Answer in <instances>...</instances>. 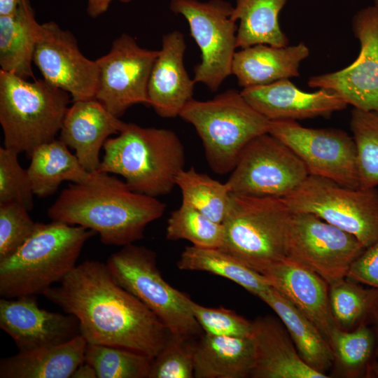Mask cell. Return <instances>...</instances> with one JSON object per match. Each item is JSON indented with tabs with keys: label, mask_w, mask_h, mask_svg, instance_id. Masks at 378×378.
Instances as JSON below:
<instances>
[{
	"label": "cell",
	"mask_w": 378,
	"mask_h": 378,
	"mask_svg": "<svg viewBox=\"0 0 378 378\" xmlns=\"http://www.w3.org/2000/svg\"><path fill=\"white\" fill-rule=\"evenodd\" d=\"M290 211L282 197L232 193L219 248L261 274L287 258L285 231Z\"/></svg>",
	"instance_id": "7"
},
{
	"label": "cell",
	"mask_w": 378,
	"mask_h": 378,
	"mask_svg": "<svg viewBox=\"0 0 378 378\" xmlns=\"http://www.w3.org/2000/svg\"><path fill=\"white\" fill-rule=\"evenodd\" d=\"M255 349L253 378H328L301 358L279 318L260 316L253 321Z\"/></svg>",
	"instance_id": "22"
},
{
	"label": "cell",
	"mask_w": 378,
	"mask_h": 378,
	"mask_svg": "<svg viewBox=\"0 0 378 378\" xmlns=\"http://www.w3.org/2000/svg\"><path fill=\"white\" fill-rule=\"evenodd\" d=\"M34 64L43 79L70 94L74 102L95 99L99 69L80 50L69 30L50 21L41 24Z\"/></svg>",
	"instance_id": "16"
},
{
	"label": "cell",
	"mask_w": 378,
	"mask_h": 378,
	"mask_svg": "<svg viewBox=\"0 0 378 378\" xmlns=\"http://www.w3.org/2000/svg\"><path fill=\"white\" fill-rule=\"evenodd\" d=\"M182 202L200 211L212 220L223 223L228 211L231 192L223 183L194 167L183 169L176 176Z\"/></svg>",
	"instance_id": "33"
},
{
	"label": "cell",
	"mask_w": 378,
	"mask_h": 378,
	"mask_svg": "<svg viewBox=\"0 0 378 378\" xmlns=\"http://www.w3.org/2000/svg\"><path fill=\"white\" fill-rule=\"evenodd\" d=\"M99 172L121 176L131 190L153 197L169 194L184 169L185 148L172 130L127 122L103 146Z\"/></svg>",
	"instance_id": "3"
},
{
	"label": "cell",
	"mask_w": 378,
	"mask_h": 378,
	"mask_svg": "<svg viewBox=\"0 0 378 378\" xmlns=\"http://www.w3.org/2000/svg\"><path fill=\"white\" fill-rule=\"evenodd\" d=\"M88 342L80 334L61 344L3 358L0 378H71L85 361Z\"/></svg>",
	"instance_id": "24"
},
{
	"label": "cell",
	"mask_w": 378,
	"mask_h": 378,
	"mask_svg": "<svg viewBox=\"0 0 378 378\" xmlns=\"http://www.w3.org/2000/svg\"><path fill=\"white\" fill-rule=\"evenodd\" d=\"M329 300L337 326L350 330L371 323L378 307V290L345 277L329 285Z\"/></svg>",
	"instance_id": "32"
},
{
	"label": "cell",
	"mask_w": 378,
	"mask_h": 378,
	"mask_svg": "<svg viewBox=\"0 0 378 378\" xmlns=\"http://www.w3.org/2000/svg\"><path fill=\"white\" fill-rule=\"evenodd\" d=\"M329 344L333 354L334 374L341 377H378V346L370 323L346 330L336 327Z\"/></svg>",
	"instance_id": "29"
},
{
	"label": "cell",
	"mask_w": 378,
	"mask_h": 378,
	"mask_svg": "<svg viewBox=\"0 0 378 378\" xmlns=\"http://www.w3.org/2000/svg\"><path fill=\"white\" fill-rule=\"evenodd\" d=\"M166 207L157 197L133 191L125 181L95 171L90 182L64 188L48 216L99 233L104 244L124 246L144 238L146 226Z\"/></svg>",
	"instance_id": "2"
},
{
	"label": "cell",
	"mask_w": 378,
	"mask_h": 378,
	"mask_svg": "<svg viewBox=\"0 0 378 378\" xmlns=\"http://www.w3.org/2000/svg\"><path fill=\"white\" fill-rule=\"evenodd\" d=\"M309 55L304 43L284 47L258 44L236 51L232 75L242 88L299 76L300 62Z\"/></svg>",
	"instance_id": "23"
},
{
	"label": "cell",
	"mask_w": 378,
	"mask_h": 378,
	"mask_svg": "<svg viewBox=\"0 0 378 378\" xmlns=\"http://www.w3.org/2000/svg\"><path fill=\"white\" fill-rule=\"evenodd\" d=\"M158 53L122 34L110 50L96 59L99 76L95 99L118 118L134 104L149 106V79Z\"/></svg>",
	"instance_id": "14"
},
{
	"label": "cell",
	"mask_w": 378,
	"mask_h": 378,
	"mask_svg": "<svg viewBox=\"0 0 378 378\" xmlns=\"http://www.w3.org/2000/svg\"><path fill=\"white\" fill-rule=\"evenodd\" d=\"M374 6L377 8L378 10V0H374Z\"/></svg>",
	"instance_id": "47"
},
{
	"label": "cell",
	"mask_w": 378,
	"mask_h": 378,
	"mask_svg": "<svg viewBox=\"0 0 378 378\" xmlns=\"http://www.w3.org/2000/svg\"><path fill=\"white\" fill-rule=\"evenodd\" d=\"M234 6L225 0H170L169 8L188 22L192 38L201 52L194 67V81L217 91L232 75L237 48V22L232 19Z\"/></svg>",
	"instance_id": "10"
},
{
	"label": "cell",
	"mask_w": 378,
	"mask_h": 378,
	"mask_svg": "<svg viewBox=\"0 0 378 378\" xmlns=\"http://www.w3.org/2000/svg\"><path fill=\"white\" fill-rule=\"evenodd\" d=\"M126 123L96 99L75 101L67 110L59 139L75 150L86 170L93 172L98 170L99 152L106 141L118 134Z\"/></svg>",
	"instance_id": "21"
},
{
	"label": "cell",
	"mask_w": 378,
	"mask_h": 378,
	"mask_svg": "<svg viewBox=\"0 0 378 378\" xmlns=\"http://www.w3.org/2000/svg\"><path fill=\"white\" fill-rule=\"evenodd\" d=\"M223 234V223L182 202L168 218L165 237L172 241L187 240L197 247L218 248L222 245Z\"/></svg>",
	"instance_id": "36"
},
{
	"label": "cell",
	"mask_w": 378,
	"mask_h": 378,
	"mask_svg": "<svg viewBox=\"0 0 378 378\" xmlns=\"http://www.w3.org/2000/svg\"><path fill=\"white\" fill-rule=\"evenodd\" d=\"M120 2L122 3H125V4H127V3H130L133 0H119Z\"/></svg>",
	"instance_id": "46"
},
{
	"label": "cell",
	"mask_w": 378,
	"mask_h": 378,
	"mask_svg": "<svg viewBox=\"0 0 378 378\" xmlns=\"http://www.w3.org/2000/svg\"><path fill=\"white\" fill-rule=\"evenodd\" d=\"M254 364L255 349L251 337L204 333L196 341L195 378L251 377Z\"/></svg>",
	"instance_id": "25"
},
{
	"label": "cell",
	"mask_w": 378,
	"mask_h": 378,
	"mask_svg": "<svg viewBox=\"0 0 378 378\" xmlns=\"http://www.w3.org/2000/svg\"><path fill=\"white\" fill-rule=\"evenodd\" d=\"M268 132L294 151L309 175L324 177L349 188L360 187L356 144L346 132L309 128L296 120H281L270 121Z\"/></svg>",
	"instance_id": "13"
},
{
	"label": "cell",
	"mask_w": 378,
	"mask_h": 378,
	"mask_svg": "<svg viewBox=\"0 0 378 378\" xmlns=\"http://www.w3.org/2000/svg\"><path fill=\"white\" fill-rule=\"evenodd\" d=\"M20 1L21 0H0V16L13 13Z\"/></svg>",
	"instance_id": "44"
},
{
	"label": "cell",
	"mask_w": 378,
	"mask_h": 378,
	"mask_svg": "<svg viewBox=\"0 0 378 378\" xmlns=\"http://www.w3.org/2000/svg\"><path fill=\"white\" fill-rule=\"evenodd\" d=\"M69 103V93L43 78L29 81L0 70L4 146L30 158L35 148L55 139Z\"/></svg>",
	"instance_id": "5"
},
{
	"label": "cell",
	"mask_w": 378,
	"mask_h": 378,
	"mask_svg": "<svg viewBox=\"0 0 378 378\" xmlns=\"http://www.w3.org/2000/svg\"><path fill=\"white\" fill-rule=\"evenodd\" d=\"M288 0H237L232 19L237 22V48L258 44L275 47L288 45L279 15Z\"/></svg>",
	"instance_id": "30"
},
{
	"label": "cell",
	"mask_w": 378,
	"mask_h": 378,
	"mask_svg": "<svg viewBox=\"0 0 378 378\" xmlns=\"http://www.w3.org/2000/svg\"><path fill=\"white\" fill-rule=\"evenodd\" d=\"M96 232L60 221L36 223L28 239L0 261V295L17 298L43 294L76 266L85 242Z\"/></svg>",
	"instance_id": "4"
},
{
	"label": "cell",
	"mask_w": 378,
	"mask_h": 378,
	"mask_svg": "<svg viewBox=\"0 0 378 378\" xmlns=\"http://www.w3.org/2000/svg\"><path fill=\"white\" fill-rule=\"evenodd\" d=\"M350 128L357 151L360 188L378 186V111L354 108Z\"/></svg>",
	"instance_id": "35"
},
{
	"label": "cell",
	"mask_w": 378,
	"mask_h": 378,
	"mask_svg": "<svg viewBox=\"0 0 378 378\" xmlns=\"http://www.w3.org/2000/svg\"><path fill=\"white\" fill-rule=\"evenodd\" d=\"M184 35L178 30L164 34L153 65L148 88L149 106L162 118L179 116L191 100L195 82L184 64Z\"/></svg>",
	"instance_id": "20"
},
{
	"label": "cell",
	"mask_w": 378,
	"mask_h": 378,
	"mask_svg": "<svg viewBox=\"0 0 378 378\" xmlns=\"http://www.w3.org/2000/svg\"><path fill=\"white\" fill-rule=\"evenodd\" d=\"M41 32L29 0H21L13 13L0 16L1 70L35 79L32 63Z\"/></svg>",
	"instance_id": "26"
},
{
	"label": "cell",
	"mask_w": 378,
	"mask_h": 378,
	"mask_svg": "<svg viewBox=\"0 0 378 378\" xmlns=\"http://www.w3.org/2000/svg\"><path fill=\"white\" fill-rule=\"evenodd\" d=\"M153 358L129 349L88 344L85 361L97 378H148Z\"/></svg>",
	"instance_id": "34"
},
{
	"label": "cell",
	"mask_w": 378,
	"mask_h": 378,
	"mask_svg": "<svg viewBox=\"0 0 378 378\" xmlns=\"http://www.w3.org/2000/svg\"><path fill=\"white\" fill-rule=\"evenodd\" d=\"M106 264L114 280L152 311L171 334L202 335L192 311V300L164 279L155 251L130 244L112 253Z\"/></svg>",
	"instance_id": "8"
},
{
	"label": "cell",
	"mask_w": 378,
	"mask_h": 378,
	"mask_svg": "<svg viewBox=\"0 0 378 378\" xmlns=\"http://www.w3.org/2000/svg\"><path fill=\"white\" fill-rule=\"evenodd\" d=\"M71 378H97V377L92 366L84 361L76 368Z\"/></svg>",
	"instance_id": "43"
},
{
	"label": "cell",
	"mask_w": 378,
	"mask_h": 378,
	"mask_svg": "<svg viewBox=\"0 0 378 378\" xmlns=\"http://www.w3.org/2000/svg\"><path fill=\"white\" fill-rule=\"evenodd\" d=\"M346 277L378 290V239L351 263Z\"/></svg>",
	"instance_id": "41"
},
{
	"label": "cell",
	"mask_w": 378,
	"mask_h": 378,
	"mask_svg": "<svg viewBox=\"0 0 378 378\" xmlns=\"http://www.w3.org/2000/svg\"><path fill=\"white\" fill-rule=\"evenodd\" d=\"M308 176L306 166L294 151L267 132L244 147L225 183L233 194L284 197Z\"/></svg>",
	"instance_id": "12"
},
{
	"label": "cell",
	"mask_w": 378,
	"mask_h": 378,
	"mask_svg": "<svg viewBox=\"0 0 378 378\" xmlns=\"http://www.w3.org/2000/svg\"><path fill=\"white\" fill-rule=\"evenodd\" d=\"M18 152L0 148V204L16 203L30 211L34 195L27 169H23L18 158Z\"/></svg>",
	"instance_id": "38"
},
{
	"label": "cell",
	"mask_w": 378,
	"mask_h": 378,
	"mask_svg": "<svg viewBox=\"0 0 378 378\" xmlns=\"http://www.w3.org/2000/svg\"><path fill=\"white\" fill-rule=\"evenodd\" d=\"M179 117L194 127L210 168L220 175L232 172L253 139L269 132L270 121L234 89L206 101L192 99Z\"/></svg>",
	"instance_id": "6"
},
{
	"label": "cell",
	"mask_w": 378,
	"mask_h": 378,
	"mask_svg": "<svg viewBox=\"0 0 378 378\" xmlns=\"http://www.w3.org/2000/svg\"><path fill=\"white\" fill-rule=\"evenodd\" d=\"M352 29L360 45V53L348 66L312 76L310 88L332 92L347 104L363 111H378V10L373 5L353 18Z\"/></svg>",
	"instance_id": "15"
},
{
	"label": "cell",
	"mask_w": 378,
	"mask_h": 378,
	"mask_svg": "<svg viewBox=\"0 0 378 378\" xmlns=\"http://www.w3.org/2000/svg\"><path fill=\"white\" fill-rule=\"evenodd\" d=\"M240 92L246 102L269 121L328 117L348 105L340 97L326 90L314 92L300 90L289 78L242 88Z\"/></svg>",
	"instance_id": "18"
},
{
	"label": "cell",
	"mask_w": 378,
	"mask_h": 378,
	"mask_svg": "<svg viewBox=\"0 0 378 378\" xmlns=\"http://www.w3.org/2000/svg\"><path fill=\"white\" fill-rule=\"evenodd\" d=\"M29 158L27 172L34 195L39 197L54 194L62 181L88 183L94 177V172L86 170L59 139L39 146Z\"/></svg>",
	"instance_id": "28"
},
{
	"label": "cell",
	"mask_w": 378,
	"mask_h": 378,
	"mask_svg": "<svg viewBox=\"0 0 378 378\" xmlns=\"http://www.w3.org/2000/svg\"><path fill=\"white\" fill-rule=\"evenodd\" d=\"M176 266L181 270L206 272L225 278L256 297L271 286L264 275L219 248L187 246Z\"/></svg>",
	"instance_id": "31"
},
{
	"label": "cell",
	"mask_w": 378,
	"mask_h": 378,
	"mask_svg": "<svg viewBox=\"0 0 378 378\" xmlns=\"http://www.w3.org/2000/svg\"><path fill=\"white\" fill-rule=\"evenodd\" d=\"M25 207L16 203L0 204V261L13 254L35 230Z\"/></svg>",
	"instance_id": "39"
},
{
	"label": "cell",
	"mask_w": 378,
	"mask_h": 378,
	"mask_svg": "<svg viewBox=\"0 0 378 378\" xmlns=\"http://www.w3.org/2000/svg\"><path fill=\"white\" fill-rule=\"evenodd\" d=\"M113 0H87V13L93 18L106 12Z\"/></svg>",
	"instance_id": "42"
},
{
	"label": "cell",
	"mask_w": 378,
	"mask_h": 378,
	"mask_svg": "<svg viewBox=\"0 0 378 378\" xmlns=\"http://www.w3.org/2000/svg\"><path fill=\"white\" fill-rule=\"evenodd\" d=\"M193 315L204 333L226 337H251L253 321L225 307H207L192 301Z\"/></svg>",
	"instance_id": "40"
},
{
	"label": "cell",
	"mask_w": 378,
	"mask_h": 378,
	"mask_svg": "<svg viewBox=\"0 0 378 378\" xmlns=\"http://www.w3.org/2000/svg\"><path fill=\"white\" fill-rule=\"evenodd\" d=\"M0 328L19 351L65 343L80 335L78 318L39 307L34 295L0 300Z\"/></svg>",
	"instance_id": "17"
},
{
	"label": "cell",
	"mask_w": 378,
	"mask_h": 378,
	"mask_svg": "<svg viewBox=\"0 0 378 378\" xmlns=\"http://www.w3.org/2000/svg\"><path fill=\"white\" fill-rule=\"evenodd\" d=\"M292 211L314 214L354 236L365 247L378 239V190L349 188L309 175L282 197Z\"/></svg>",
	"instance_id": "9"
},
{
	"label": "cell",
	"mask_w": 378,
	"mask_h": 378,
	"mask_svg": "<svg viewBox=\"0 0 378 378\" xmlns=\"http://www.w3.org/2000/svg\"><path fill=\"white\" fill-rule=\"evenodd\" d=\"M258 298L277 314L302 360L314 370L327 375L333 365L332 351L313 322L272 286Z\"/></svg>",
	"instance_id": "27"
},
{
	"label": "cell",
	"mask_w": 378,
	"mask_h": 378,
	"mask_svg": "<svg viewBox=\"0 0 378 378\" xmlns=\"http://www.w3.org/2000/svg\"><path fill=\"white\" fill-rule=\"evenodd\" d=\"M79 321L88 344L116 346L154 358L170 332L142 302L120 286L106 263L85 260L42 294Z\"/></svg>",
	"instance_id": "1"
},
{
	"label": "cell",
	"mask_w": 378,
	"mask_h": 378,
	"mask_svg": "<svg viewBox=\"0 0 378 378\" xmlns=\"http://www.w3.org/2000/svg\"><path fill=\"white\" fill-rule=\"evenodd\" d=\"M261 274L272 288L313 322L329 342L337 325L330 310L328 283L289 258L269 266Z\"/></svg>",
	"instance_id": "19"
},
{
	"label": "cell",
	"mask_w": 378,
	"mask_h": 378,
	"mask_svg": "<svg viewBox=\"0 0 378 378\" xmlns=\"http://www.w3.org/2000/svg\"><path fill=\"white\" fill-rule=\"evenodd\" d=\"M375 331L376 337H377V346H378V307L372 316L371 323H370Z\"/></svg>",
	"instance_id": "45"
},
{
	"label": "cell",
	"mask_w": 378,
	"mask_h": 378,
	"mask_svg": "<svg viewBox=\"0 0 378 378\" xmlns=\"http://www.w3.org/2000/svg\"><path fill=\"white\" fill-rule=\"evenodd\" d=\"M195 344L194 337L170 334L153 359L148 378H193Z\"/></svg>",
	"instance_id": "37"
},
{
	"label": "cell",
	"mask_w": 378,
	"mask_h": 378,
	"mask_svg": "<svg viewBox=\"0 0 378 378\" xmlns=\"http://www.w3.org/2000/svg\"><path fill=\"white\" fill-rule=\"evenodd\" d=\"M285 248L287 258L316 272L329 285L346 277L351 263L365 249L354 236L319 217L292 211Z\"/></svg>",
	"instance_id": "11"
}]
</instances>
